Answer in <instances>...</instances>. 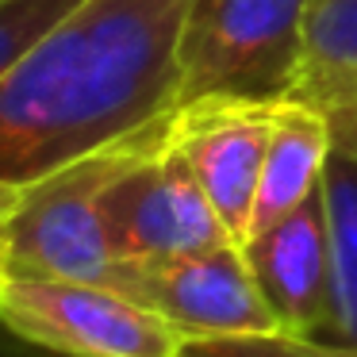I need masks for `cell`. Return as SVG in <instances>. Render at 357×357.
Returning a JSON list of instances; mask_svg holds the SVG:
<instances>
[{
    "instance_id": "ba28073f",
    "label": "cell",
    "mask_w": 357,
    "mask_h": 357,
    "mask_svg": "<svg viewBox=\"0 0 357 357\" xmlns=\"http://www.w3.org/2000/svg\"><path fill=\"white\" fill-rule=\"evenodd\" d=\"M242 250L273 315L280 319V331L319 338L331 315V227L323 185Z\"/></svg>"
},
{
    "instance_id": "52a82bcc",
    "label": "cell",
    "mask_w": 357,
    "mask_h": 357,
    "mask_svg": "<svg viewBox=\"0 0 357 357\" xmlns=\"http://www.w3.org/2000/svg\"><path fill=\"white\" fill-rule=\"evenodd\" d=\"M277 108L280 104H215L173 112V142L188 158L215 215L238 246L250 234L257 181L277 131Z\"/></svg>"
},
{
    "instance_id": "277c9868",
    "label": "cell",
    "mask_w": 357,
    "mask_h": 357,
    "mask_svg": "<svg viewBox=\"0 0 357 357\" xmlns=\"http://www.w3.org/2000/svg\"><path fill=\"white\" fill-rule=\"evenodd\" d=\"M0 326L62 357H177L185 338L112 284L0 277Z\"/></svg>"
},
{
    "instance_id": "6da1fadb",
    "label": "cell",
    "mask_w": 357,
    "mask_h": 357,
    "mask_svg": "<svg viewBox=\"0 0 357 357\" xmlns=\"http://www.w3.org/2000/svg\"><path fill=\"white\" fill-rule=\"evenodd\" d=\"M188 0H81L0 77V181L31 185L177 112Z\"/></svg>"
},
{
    "instance_id": "8fae6325",
    "label": "cell",
    "mask_w": 357,
    "mask_h": 357,
    "mask_svg": "<svg viewBox=\"0 0 357 357\" xmlns=\"http://www.w3.org/2000/svg\"><path fill=\"white\" fill-rule=\"evenodd\" d=\"M323 196L331 227V315L319 338L357 346V158L331 146Z\"/></svg>"
},
{
    "instance_id": "3957f363",
    "label": "cell",
    "mask_w": 357,
    "mask_h": 357,
    "mask_svg": "<svg viewBox=\"0 0 357 357\" xmlns=\"http://www.w3.org/2000/svg\"><path fill=\"white\" fill-rule=\"evenodd\" d=\"M169 119L62 165L20 188V204L0 231V277H70L108 284L119 257L104 234L100 196L127 162L154 146Z\"/></svg>"
},
{
    "instance_id": "30bf717a",
    "label": "cell",
    "mask_w": 357,
    "mask_h": 357,
    "mask_svg": "<svg viewBox=\"0 0 357 357\" xmlns=\"http://www.w3.org/2000/svg\"><path fill=\"white\" fill-rule=\"evenodd\" d=\"M331 158V127L319 112L307 104H280L277 108V131H273L269 154L261 165V181H257V200L254 215H250V234L269 231L284 215H292L319 185H323V169ZM242 242V246H246Z\"/></svg>"
},
{
    "instance_id": "9c48e42d",
    "label": "cell",
    "mask_w": 357,
    "mask_h": 357,
    "mask_svg": "<svg viewBox=\"0 0 357 357\" xmlns=\"http://www.w3.org/2000/svg\"><path fill=\"white\" fill-rule=\"evenodd\" d=\"M296 104L326 119L331 146L357 158V0H311Z\"/></svg>"
},
{
    "instance_id": "4fadbf2b",
    "label": "cell",
    "mask_w": 357,
    "mask_h": 357,
    "mask_svg": "<svg viewBox=\"0 0 357 357\" xmlns=\"http://www.w3.org/2000/svg\"><path fill=\"white\" fill-rule=\"evenodd\" d=\"M81 0H0V77Z\"/></svg>"
},
{
    "instance_id": "5bb4252c",
    "label": "cell",
    "mask_w": 357,
    "mask_h": 357,
    "mask_svg": "<svg viewBox=\"0 0 357 357\" xmlns=\"http://www.w3.org/2000/svg\"><path fill=\"white\" fill-rule=\"evenodd\" d=\"M20 188H24V185H8V181H0V231H4L8 215L16 211V204H20Z\"/></svg>"
},
{
    "instance_id": "8992f818",
    "label": "cell",
    "mask_w": 357,
    "mask_h": 357,
    "mask_svg": "<svg viewBox=\"0 0 357 357\" xmlns=\"http://www.w3.org/2000/svg\"><path fill=\"white\" fill-rule=\"evenodd\" d=\"M100 219L119 261L192 254L234 242L188 158L173 142V119L169 131L127 162L104 188Z\"/></svg>"
},
{
    "instance_id": "7c38bea8",
    "label": "cell",
    "mask_w": 357,
    "mask_h": 357,
    "mask_svg": "<svg viewBox=\"0 0 357 357\" xmlns=\"http://www.w3.org/2000/svg\"><path fill=\"white\" fill-rule=\"evenodd\" d=\"M177 357H357V346L277 331L242 338H185Z\"/></svg>"
},
{
    "instance_id": "5b68a950",
    "label": "cell",
    "mask_w": 357,
    "mask_h": 357,
    "mask_svg": "<svg viewBox=\"0 0 357 357\" xmlns=\"http://www.w3.org/2000/svg\"><path fill=\"white\" fill-rule=\"evenodd\" d=\"M108 284L162 315L173 331H181V338H242L280 331V319L273 315L238 242L119 261Z\"/></svg>"
},
{
    "instance_id": "7a4b0ae2",
    "label": "cell",
    "mask_w": 357,
    "mask_h": 357,
    "mask_svg": "<svg viewBox=\"0 0 357 357\" xmlns=\"http://www.w3.org/2000/svg\"><path fill=\"white\" fill-rule=\"evenodd\" d=\"M311 0H188L177 112L288 104L300 81Z\"/></svg>"
}]
</instances>
